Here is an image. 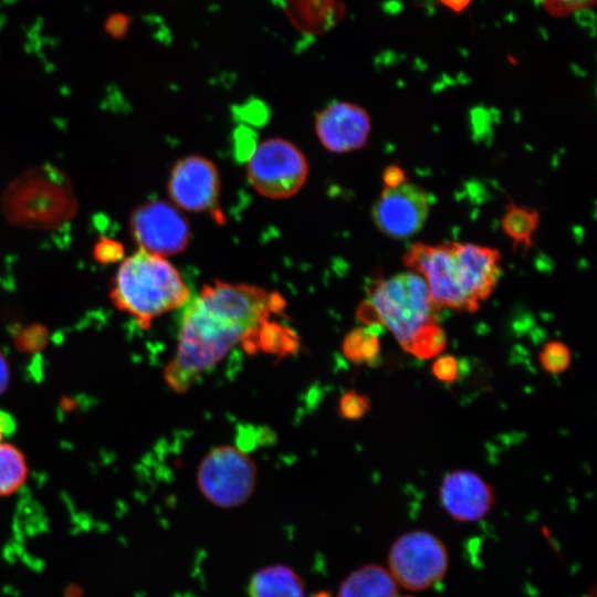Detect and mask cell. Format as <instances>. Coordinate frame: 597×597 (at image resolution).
Here are the masks:
<instances>
[{"instance_id": "cell-1", "label": "cell", "mask_w": 597, "mask_h": 597, "mask_svg": "<svg viewBox=\"0 0 597 597\" xmlns=\"http://www.w3.org/2000/svg\"><path fill=\"white\" fill-rule=\"evenodd\" d=\"M286 302L274 291L247 283L213 280L187 304L181 317L177 350L164 378L177 394H185L208 369L238 344L243 348Z\"/></svg>"}, {"instance_id": "cell-2", "label": "cell", "mask_w": 597, "mask_h": 597, "mask_svg": "<svg viewBox=\"0 0 597 597\" xmlns=\"http://www.w3.org/2000/svg\"><path fill=\"white\" fill-rule=\"evenodd\" d=\"M190 296L175 265L140 249L122 261L111 287L114 305L145 329L154 318L187 305Z\"/></svg>"}, {"instance_id": "cell-3", "label": "cell", "mask_w": 597, "mask_h": 597, "mask_svg": "<svg viewBox=\"0 0 597 597\" xmlns=\"http://www.w3.org/2000/svg\"><path fill=\"white\" fill-rule=\"evenodd\" d=\"M438 312L425 280L409 270L376 277L358 305L357 318L367 326L386 328L406 349L423 325L436 321Z\"/></svg>"}, {"instance_id": "cell-4", "label": "cell", "mask_w": 597, "mask_h": 597, "mask_svg": "<svg viewBox=\"0 0 597 597\" xmlns=\"http://www.w3.org/2000/svg\"><path fill=\"white\" fill-rule=\"evenodd\" d=\"M247 175L252 187L263 197L286 199L305 184L308 165L295 144L275 137L254 147L248 158Z\"/></svg>"}, {"instance_id": "cell-5", "label": "cell", "mask_w": 597, "mask_h": 597, "mask_svg": "<svg viewBox=\"0 0 597 597\" xmlns=\"http://www.w3.org/2000/svg\"><path fill=\"white\" fill-rule=\"evenodd\" d=\"M197 483L202 495L213 505L232 509L245 503L256 484V467L242 450L221 446L201 460Z\"/></svg>"}, {"instance_id": "cell-6", "label": "cell", "mask_w": 597, "mask_h": 597, "mask_svg": "<svg viewBox=\"0 0 597 597\" xmlns=\"http://www.w3.org/2000/svg\"><path fill=\"white\" fill-rule=\"evenodd\" d=\"M444 544L433 534L413 531L398 537L388 555V572L409 590H423L440 582L448 570Z\"/></svg>"}, {"instance_id": "cell-7", "label": "cell", "mask_w": 597, "mask_h": 597, "mask_svg": "<svg viewBox=\"0 0 597 597\" xmlns=\"http://www.w3.org/2000/svg\"><path fill=\"white\" fill-rule=\"evenodd\" d=\"M402 263L425 280L438 311L450 308L474 313L479 310L460 286L452 241L434 244L416 242L404 254Z\"/></svg>"}, {"instance_id": "cell-8", "label": "cell", "mask_w": 597, "mask_h": 597, "mask_svg": "<svg viewBox=\"0 0 597 597\" xmlns=\"http://www.w3.org/2000/svg\"><path fill=\"white\" fill-rule=\"evenodd\" d=\"M129 230L140 250L160 256L182 252L190 241V224L175 205L151 200L138 206L129 219Z\"/></svg>"}, {"instance_id": "cell-9", "label": "cell", "mask_w": 597, "mask_h": 597, "mask_svg": "<svg viewBox=\"0 0 597 597\" xmlns=\"http://www.w3.org/2000/svg\"><path fill=\"white\" fill-rule=\"evenodd\" d=\"M431 203L427 190L407 180L396 187L383 188L371 208V218L384 235L402 240L423 228Z\"/></svg>"}, {"instance_id": "cell-10", "label": "cell", "mask_w": 597, "mask_h": 597, "mask_svg": "<svg viewBox=\"0 0 597 597\" xmlns=\"http://www.w3.org/2000/svg\"><path fill=\"white\" fill-rule=\"evenodd\" d=\"M168 193L178 209L213 211L217 221L221 217L217 207L220 193L219 171L206 157L190 155L178 159L170 171Z\"/></svg>"}, {"instance_id": "cell-11", "label": "cell", "mask_w": 597, "mask_h": 597, "mask_svg": "<svg viewBox=\"0 0 597 597\" xmlns=\"http://www.w3.org/2000/svg\"><path fill=\"white\" fill-rule=\"evenodd\" d=\"M315 130L322 145L329 151L349 153L367 144L371 121L364 107L349 102H335L318 113Z\"/></svg>"}, {"instance_id": "cell-12", "label": "cell", "mask_w": 597, "mask_h": 597, "mask_svg": "<svg viewBox=\"0 0 597 597\" xmlns=\"http://www.w3.org/2000/svg\"><path fill=\"white\" fill-rule=\"evenodd\" d=\"M452 251L460 286L476 306L496 287L501 274V253L494 248L452 241Z\"/></svg>"}, {"instance_id": "cell-13", "label": "cell", "mask_w": 597, "mask_h": 597, "mask_svg": "<svg viewBox=\"0 0 597 597\" xmlns=\"http://www.w3.org/2000/svg\"><path fill=\"white\" fill-rule=\"evenodd\" d=\"M443 509L461 522L484 517L494 503V490L481 475L470 470L447 473L439 488Z\"/></svg>"}, {"instance_id": "cell-14", "label": "cell", "mask_w": 597, "mask_h": 597, "mask_svg": "<svg viewBox=\"0 0 597 597\" xmlns=\"http://www.w3.org/2000/svg\"><path fill=\"white\" fill-rule=\"evenodd\" d=\"M398 584L390 573L375 564L364 565L341 584L337 597H397Z\"/></svg>"}, {"instance_id": "cell-15", "label": "cell", "mask_w": 597, "mask_h": 597, "mask_svg": "<svg viewBox=\"0 0 597 597\" xmlns=\"http://www.w3.org/2000/svg\"><path fill=\"white\" fill-rule=\"evenodd\" d=\"M248 590L250 597H304L302 578L283 564L268 566L254 573Z\"/></svg>"}, {"instance_id": "cell-16", "label": "cell", "mask_w": 597, "mask_h": 597, "mask_svg": "<svg viewBox=\"0 0 597 597\" xmlns=\"http://www.w3.org/2000/svg\"><path fill=\"white\" fill-rule=\"evenodd\" d=\"M298 337L290 327L275 321L264 322L254 333L244 350L249 354L264 352L284 357L298 348Z\"/></svg>"}, {"instance_id": "cell-17", "label": "cell", "mask_w": 597, "mask_h": 597, "mask_svg": "<svg viewBox=\"0 0 597 597\" xmlns=\"http://www.w3.org/2000/svg\"><path fill=\"white\" fill-rule=\"evenodd\" d=\"M540 220L537 209L511 201L502 216L501 228L515 248L527 250L533 245Z\"/></svg>"}, {"instance_id": "cell-18", "label": "cell", "mask_w": 597, "mask_h": 597, "mask_svg": "<svg viewBox=\"0 0 597 597\" xmlns=\"http://www.w3.org/2000/svg\"><path fill=\"white\" fill-rule=\"evenodd\" d=\"M29 469L24 454L15 446L0 442V496L15 493L25 482Z\"/></svg>"}, {"instance_id": "cell-19", "label": "cell", "mask_w": 597, "mask_h": 597, "mask_svg": "<svg viewBox=\"0 0 597 597\" xmlns=\"http://www.w3.org/2000/svg\"><path fill=\"white\" fill-rule=\"evenodd\" d=\"M375 326L356 327L344 337L342 348L353 364H375L380 355V342Z\"/></svg>"}, {"instance_id": "cell-20", "label": "cell", "mask_w": 597, "mask_h": 597, "mask_svg": "<svg viewBox=\"0 0 597 597\" xmlns=\"http://www.w3.org/2000/svg\"><path fill=\"white\" fill-rule=\"evenodd\" d=\"M447 334L437 321L423 325L411 338L406 352L419 359L440 356L447 347Z\"/></svg>"}, {"instance_id": "cell-21", "label": "cell", "mask_w": 597, "mask_h": 597, "mask_svg": "<svg viewBox=\"0 0 597 597\" xmlns=\"http://www.w3.org/2000/svg\"><path fill=\"white\" fill-rule=\"evenodd\" d=\"M538 360L547 373L554 375L562 374L570 365V349L561 341H549L542 347L538 354Z\"/></svg>"}, {"instance_id": "cell-22", "label": "cell", "mask_w": 597, "mask_h": 597, "mask_svg": "<svg viewBox=\"0 0 597 597\" xmlns=\"http://www.w3.org/2000/svg\"><path fill=\"white\" fill-rule=\"evenodd\" d=\"M371 407L368 396L349 390L341 397L338 411L342 418L346 420H359Z\"/></svg>"}, {"instance_id": "cell-23", "label": "cell", "mask_w": 597, "mask_h": 597, "mask_svg": "<svg viewBox=\"0 0 597 597\" xmlns=\"http://www.w3.org/2000/svg\"><path fill=\"white\" fill-rule=\"evenodd\" d=\"M543 9L554 18H566L589 10L596 0H538Z\"/></svg>"}, {"instance_id": "cell-24", "label": "cell", "mask_w": 597, "mask_h": 597, "mask_svg": "<svg viewBox=\"0 0 597 597\" xmlns=\"http://www.w3.org/2000/svg\"><path fill=\"white\" fill-rule=\"evenodd\" d=\"M94 259L102 264H111L121 261L124 256V247L121 242L101 238L93 250Z\"/></svg>"}, {"instance_id": "cell-25", "label": "cell", "mask_w": 597, "mask_h": 597, "mask_svg": "<svg viewBox=\"0 0 597 597\" xmlns=\"http://www.w3.org/2000/svg\"><path fill=\"white\" fill-rule=\"evenodd\" d=\"M48 339V333L41 325H33L23 331L17 338L20 350L35 352L42 348Z\"/></svg>"}, {"instance_id": "cell-26", "label": "cell", "mask_w": 597, "mask_h": 597, "mask_svg": "<svg viewBox=\"0 0 597 597\" xmlns=\"http://www.w3.org/2000/svg\"><path fill=\"white\" fill-rule=\"evenodd\" d=\"M432 375L442 383L451 384L455 380L459 371L458 360L452 355H440L431 367Z\"/></svg>"}, {"instance_id": "cell-27", "label": "cell", "mask_w": 597, "mask_h": 597, "mask_svg": "<svg viewBox=\"0 0 597 597\" xmlns=\"http://www.w3.org/2000/svg\"><path fill=\"white\" fill-rule=\"evenodd\" d=\"M129 27L128 17L124 13H113L105 21V30L113 38H123Z\"/></svg>"}, {"instance_id": "cell-28", "label": "cell", "mask_w": 597, "mask_h": 597, "mask_svg": "<svg viewBox=\"0 0 597 597\" xmlns=\"http://www.w3.org/2000/svg\"><path fill=\"white\" fill-rule=\"evenodd\" d=\"M407 174L402 167L398 165H389L385 168L383 174L384 187H396L407 181Z\"/></svg>"}, {"instance_id": "cell-29", "label": "cell", "mask_w": 597, "mask_h": 597, "mask_svg": "<svg viewBox=\"0 0 597 597\" xmlns=\"http://www.w3.org/2000/svg\"><path fill=\"white\" fill-rule=\"evenodd\" d=\"M10 383V366L3 352L0 349V396L7 390Z\"/></svg>"}, {"instance_id": "cell-30", "label": "cell", "mask_w": 597, "mask_h": 597, "mask_svg": "<svg viewBox=\"0 0 597 597\" xmlns=\"http://www.w3.org/2000/svg\"><path fill=\"white\" fill-rule=\"evenodd\" d=\"M15 430V421L13 417L3 410H0V432L3 438L10 437Z\"/></svg>"}, {"instance_id": "cell-31", "label": "cell", "mask_w": 597, "mask_h": 597, "mask_svg": "<svg viewBox=\"0 0 597 597\" xmlns=\"http://www.w3.org/2000/svg\"><path fill=\"white\" fill-rule=\"evenodd\" d=\"M473 0H439V2L455 13L464 11Z\"/></svg>"}, {"instance_id": "cell-32", "label": "cell", "mask_w": 597, "mask_h": 597, "mask_svg": "<svg viewBox=\"0 0 597 597\" xmlns=\"http://www.w3.org/2000/svg\"><path fill=\"white\" fill-rule=\"evenodd\" d=\"M311 597H331L329 594L325 593V591H321V593H317Z\"/></svg>"}, {"instance_id": "cell-33", "label": "cell", "mask_w": 597, "mask_h": 597, "mask_svg": "<svg viewBox=\"0 0 597 597\" xmlns=\"http://www.w3.org/2000/svg\"><path fill=\"white\" fill-rule=\"evenodd\" d=\"M2 439H3V436H2L1 432H0V442L2 441Z\"/></svg>"}]
</instances>
